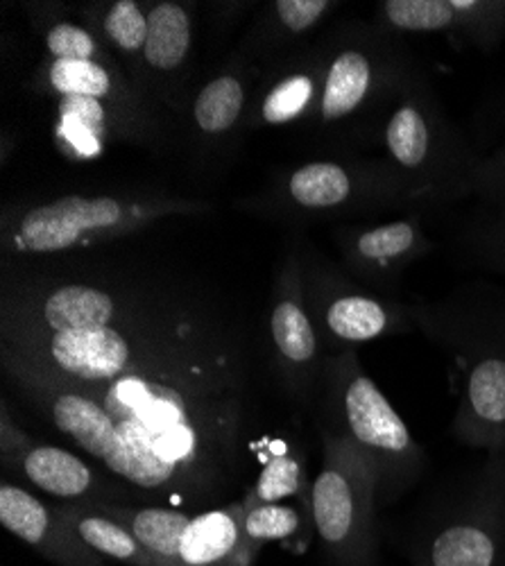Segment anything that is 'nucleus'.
Segmentation results:
<instances>
[{
	"label": "nucleus",
	"mask_w": 505,
	"mask_h": 566,
	"mask_svg": "<svg viewBox=\"0 0 505 566\" xmlns=\"http://www.w3.org/2000/svg\"><path fill=\"white\" fill-rule=\"evenodd\" d=\"M8 379L134 503L204 512L234 485L250 390L236 322L196 295L161 293L134 354L57 376L0 352Z\"/></svg>",
	"instance_id": "1"
},
{
	"label": "nucleus",
	"mask_w": 505,
	"mask_h": 566,
	"mask_svg": "<svg viewBox=\"0 0 505 566\" xmlns=\"http://www.w3.org/2000/svg\"><path fill=\"white\" fill-rule=\"evenodd\" d=\"M204 211H211V205L152 191L62 196L23 209L8 207L0 243L3 254L14 259L57 256L125 239L164 218Z\"/></svg>",
	"instance_id": "2"
},
{
	"label": "nucleus",
	"mask_w": 505,
	"mask_h": 566,
	"mask_svg": "<svg viewBox=\"0 0 505 566\" xmlns=\"http://www.w3.org/2000/svg\"><path fill=\"white\" fill-rule=\"evenodd\" d=\"M325 431L347 440L372 467L379 505H390L418 483L424 451L390 399L362 369L356 349L327 354L323 374Z\"/></svg>",
	"instance_id": "3"
},
{
	"label": "nucleus",
	"mask_w": 505,
	"mask_h": 566,
	"mask_svg": "<svg viewBox=\"0 0 505 566\" xmlns=\"http://www.w3.org/2000/svg\"><path fill=\"white\" fill-rule=\"evenodd\" d=\"M383 161L410 205H440L476 193L481 161L415 73L403 84L381 127Z\"/></svg>",
	"instance_id": "4"
},
{
	"label": "nucleus",
	"mask_w": 505,
	"mask_h": 566,
	"mask_svg": "<svg viewBox=\"0 0 505 566\" xmlns=\"http://www.w3.org/2000/svg\"><path fill=\"white\" fill-rule=\"evenodd\" d=\"M415 317L461 367L455 440L490 455L505 453V324L431 308H415Z\"/></svg>",
	"instance_id": "5"
},
{
	"label": "nucleus",
	"mask_w": 505,
	"mask_h": 566,
	"mask_svg": "<svg viewBox=\"0 0 505 566\" xmlns=\"http://www.w3.org/2000/svg\"><path fill=\"white\" fill-rule=\"evenodd\" d=\"M323 86L308 120L319 127H358L390 112L412 69L392 34L354 23L319 43Z\"/></svg>",
	"instance_id": "6"
},
{
	"label": "nucleus",
	"mask_w": 505,
	"mask_h": 566,
	"mask_svg": "<svg viewBox=\"0 0 505 566\" xmlns=\"http://www.w3.org/2000/svg\"><path fill=\"white\" fill-rule=\"evenodd\" d=\"M379 507L372 467L347 440L323 431V469L311 485V514L332 566H377Z\"/></svg>",
	"instance_id": "7"
},
{
	"label": "nucleus",
	"mask_w": 505,
	"mask_h": 566,
	"mask_svg": "<svg viewBox=\"0 0 505 566\" xmlns=\"http://www.w3.org/2000/svg\"><path fill=\"white\" fill-rule=\"evenodd\" d=\"M139 539L157 566H254L243 539V499L204 512L141 503H88Z\"/></svg>",
	"instance_id": "8"
},
{
	"label": "nucleus",
	"mask_w": 505,
	"mask_h": 566,
	"mask_svg": "<svg viewBox=\"0 0 505 566\" xmlns=\"http://www.w3.org/2000/svg\"><path fill=\"white\" fill-rule=\"evenodd\" d=\"M408 555L412 566H505V453L427 518Z\"/></svg>",
	"instance_id": "9"
},
{
	"label": "nucleus",
	"mask_w": 505,
	"mask_h": 566,
	"mask_svg": "<svg viewBox=\"0 0 505 566\" xmlns=\"http://www.w3.org/2000/svg\"><path fill=\"white\" fill-rule=\"evenodd\" d=\"M406 188L383 159H315L286 172L272 188L265 211L288 218L408 207Z\"/></svg>",
	"instance_id": "10"
},
{
	"label": "nucleus",
	"mask_w": 505,
	"mask_h": 566,
	"mask_svg": "<svg viewBox=\"0 0 505 566\" xmlns=\"http://www.w3.org/2000/svg\"><path fill=\"white\" fill-rule=\"evenodd\" d=\"M267 332L282 384L295 399L308 401L317 388H323L327 354L306 302L304 261L297 254L288 256L274 283Z\"/></svg>",
	"instance_id": "11"
},
{
	"label": "nucleus",
	"mask_w": 505,
	"mask_h": 566,
	"mask_svg": "<svg viewBox=\"0 0 505 566\" xmlns=\"http://www.w3.org/2000/svg\"><path fill=\"white\" fill-rule=\"evenodd\" d=\"M311 315L332 352H349L356 345L399 336L418 326L415 308L349 286L338 279H313L306 289Z\"/></svg>",
	"instance_id": "12"
},
{
	"label": "nucleus",
	"mask_w": 505,
	"mask_h": 566,
	"mask_svg": "<svg viewBox=\"0 0 505 566\" xmlns=\"http://www.w3.org/2000/svg\"><path fill=\"white\" fill-rule=\"evenodd\" d=\"M375 25L386 34H453L490 49L505 32V0H386Z\"/></svg>",
	"instance_id": "13"
},
{
	"label": "nucleus",
	"mask_w": 505,
	"mask_h": 566,
	"mask_svg": "<svg viewBox=\"0 0 505 566\" xmlns=\"http://www.w3.org/2000/svg\"><path fill=\"white\" fill-rule=\"evenodd\" d=\"M3 471L6 476L14 474L25 488L30 485L64 503H134L127 488L109 474H103L69 449L43 444L34 438L23 451L3 458Z\"/></svg>",
	"instance_id": "14"
},
{
	"label": "nucleus",
	"mask_w": 505,
	"mask_h": 566,
	"mask_svg": "<svg viewBox=\"0 0 505 566\" xmlns=\"http://www.w3.org/2000/svg\"><path fill=\"white\" fill-rule=\"evenodd\" d=\"M0 524L57 566H109L107 557L73 535L53 503H45L23 483L8 476L0 483Z\"/></svg>",
	"instance_id": "15"
},
{
	"label": "nucleus",
	"mask_w": 505,
	"mask_h": 566,
	"mask_svg": "<svg viewBox=\"0 0 505 566\" xmlns=\"http://www.w3.org/2000/svg\"><path fill=\"white\" fill-rule=\"evenodd\" d=\"M347 268L375 286H388L408 265L431 252L433 243L418 216L347 229L340 239Z\"/></svg>",
	"instance_id": "16"
},
{
	"label": "nucleus",
	"mask_w": 505,
	"mask_h": 566,
	"mask_svg": "<svg viewBox=\"0 0 505 566\" xmlns=\"http://www.w3.org/2000/svg\"><path fill=\"white\" fill-rule=\"evenodd\" d=\"M319 86H323V57H319V45H315L286 62L284 71L265 84L256 101V112L250 116L252 127H282L311 118L319 98Z\"/></svg>",
	"instance_id": "17"
},
{
	"label": "nucleus",
	"mask_w": 505,
	"mask_h": 566,
	"mask_svg": "<svg viewBox=\"0 0 505 566\" xmlns=\"http://www.w3.org/2000/svg\"><path fill=\"white\" fill-rule=\"evenodd\" d=\"M252 80L245 69H229L211 77L193 98L191 123L193 136L204 146L234 136L243 120L250 118Z\"/></svg>",
	"instance_id": "18"
},
{
	"label": "nucleus",
	"mask_w": 505,
	"mask_h": 566,
	"mask_svg": "<svg viewBox=\"0 0 505 566\" xmlns=\"http://www.w3.org/2000/svg\"><path fill=\"white\" fill-rule=\"evenodd\" d=\"M36 84L60 101H98L116 107L131 103L120 66L112 55L91 62H53L43 64Z\"/></svg>",
	"instance_id": "19"
},
{
	"label": "nucleus",
	"mask_w": 505,
	"mask_h": 566,
	"mask_svg": "<svg viewBox=\"0 0 505 566\" xmlns=\"http://www.w3.org/2000/svg\"><path fill=\"white\" fill-rule=\"evenodd\" d=\"M53 505L62 516V522L73 531V535L109 562H120L127 566H157L150 551L136 539V535L127 526L103 514L94 505L64 501H57Z\"/></svg>",
	"instance_id": "20"
},
{
	"label": "nucleus",
	"mask_w": 505,
	"mask_h": 566,
	"mask_svg": "<svg viewBox=\"0 0 505 566\" xmlns=\"http://www.w3.org/2000/svg\"><path fill=\"white\" fill-rule=\"evenodd\" d=\"M193 51V19L181 3L161 0L148 8V39L141 64L152 75H175L187 66Z\"/></svg>",
	"instance_id": "21"
},
{
	"label": "nucleus",
	"mask_w": 505,
	"mask_h": 566,
	"mask_svg": "<svg viewBox=\"0 0 505 566\" xmlns=\"http://www.w3.org/2000/svg\"><path fill=\"white\" fill-rule=\"evenodd\" d=\"M243 514V539L252 557L261 553L267 542H291L297 539L304 526L299 505L286 503H245ZM311 518V516H308Z\"/></svg>",
	"instance_id": "22"
},
{
	"label": "nucleus",
	"mask_w": 505,
	"mask_h": 566,
	"mask_svg": "<svg viewBox=\"0 0 505 566\" xmlns=\"http://www.w3.org/2000/svg\"><path fill=\"white\" fill-rule=\"evenodd\" d=\"M288 499H302L311 503V490L306 483V467L293 453H280L263 467L261 476L245 494V503H284Z\"/></svg>",
	"instance_id": "23"
},
{
	"label": "nucleus",
	"mask_w": 505,
	"mask_h": 566,
	"mask_svg": "<svg viewBox=\"0 0 505 566\" xmlns=\"http://www.w3.org/2000/svg\"><path fill=\"white\" fill-rule=\"evenodd\" d=\"M101 34L109 49L127 57H141L148 39V10L136 0H116L105 6L101 17Z\"/></svg>",
	"instance_id": "24"
},
{
	"label": "nucleus",
	"mask_w": 505,
	"mask_h": 566,
	"mask_svg": "<svg viewBox=\"0 0 505 566\" xmlns=\"http://www.w3.org/2000/svg\"><path fill=\"white\" fill-rule=\"evenodd\" d=\"M336 3L329 0H277L270 3L265 14L270 17V32L277 41H297L323 21Z\"/></svg>",
	"instance_id": "25"
},
{
	"label": "nucleus",
	"mask_w": 505,
	"mask_h": 566,
	"mask_svg": "<svg viewBox=\"0 0 505 566\" xmlns=\"http://www.w3.org/2000/svg\"><path fill=\"white\" fill-rule=\"evenodd\" d=\"M43 43L53 62H91L112 55L94 32L71 21L53 23L43 32Z\"/></svg>",
	"instance_id": "26"
},
{
	"label": "nucleus",
	"mask_w": 505,
	"mask_h": 566,
	"mask_svg": "<svg viewBox=\"0 0 505 566\" xmlns=\"http://www.w3.org/2000/svg\"><path fill=\"white\" fill-rule=\"evenodd\" d=\"M476 193L490 202H505V140L494 155L481 161Z\"/></svg>",
	"instance_id": "27"
},
{
	"label": "nucleus",
	"mask_w": 505,
	"mask_h": 566,
	"mask_svg": "<svg viewBox=\"0 0 505 566\" xmlns=\"http://www.w3.org/2000/svg\"><path fill=\"white\" fill-rule=\"evenodd\" d=\"M30 442L32 438L10 417L8 401H3V410H0V460L23 451Z\"/></svg>",
	"instance_id": "28"
},
{
	"label": "nucleus",
	"mask_w": 505,
	"mask_h": 566,
	"mask_svg": "<svg viewBox=\"0 0 505 566\" xmlns=\"http://www.w3.org/2000/svg\"><path fill=\"white\" fill-rule=\"evenodd\" d=\"M485 250L494 261L505 268V211L492 222L490 231L485 233Z\"/></svg>",
	"instance_id": "29"
}]
</instances>
